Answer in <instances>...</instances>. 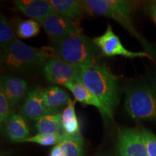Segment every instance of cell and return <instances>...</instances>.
<instances>
[{
    "label": "cell",
    "mask_w": 156,
    "mask_h": 156,
    "mask_svg": "<svg viewBox=\"0 0 156 156\" xmlns=\"http://www.w3.org/2000/svg\"><path fill=\"white\" fill-rule=\"evenodd\" d=\"M65 87L73 93L74 97L78 102L85 105H90V106H95V108L98 109L104 119H110L108 111L104 106V105L85 86V85L82 83L81 80L72 82V83L67 84Z\"/></svg>",
    "instance_id": "cell-13"
},
{
    "label": "cell",
    "mask_w": 156,
    "mask_h": 156,
    "mask_svg": "<svg viewBox=\"0 0 156 156\" xmlns=\"http://www.w3.org/2000/svg\"><path fill=\"white\" fill-rule=\"evenodd\" d=\"M44 89L39 87L30 89L21 107L20 114L26 120L38 121L42 116L54 114L44 105Z\"/></svg>",
    "instance_id": "cell-10"
},
{
    "label": "cell",
    "mask_w": 156,
    "mask_h": 156,
    "mask_svg": "<svg viewBox=\"0 0 156 156\" xmlns=\"http://www.w3.org/2000/svg\"><path fill=\"white\" fill-rule=\"evenodd\" d=\"M118 149L121 156H148L140 131L124 128L118 135Z\"/></svg>",
    "instance_id": "cell-9"
},
{
    "label": "cell",
    "mask_w": 156,
    "mask_h": 156,
    "mask_svg": "<svg viewBox=\"0 0 156 156\" xmlns=\"http://www.w3.org/2000/svg\"><path fill=\"white\" fill-rule=\"evenodd\" d=\"M83 69L77 66L54 57L48 59L43 67V74L48 82L57 85H66L81 80Z\"/></svg>",
    "instance_id": "cell-6"
},
{
    "label": "cell",
    "mask_w": 156,
    "mask_h": 156,
    "mask_svg": "<svg viewBox=\"0 0 156 156\" xmlns=\"http://www.w3.org/2000/svg\"><path fill=\"white\" fill-rule=\"evenodd\" d=\"M14 5L19 11L38 23L56 13L54 6L46 0H19L15 1Z\"/></svg>",
    "instance_id": "cell-11"
},
{
    "label": "cell",
    "mask_w": 156,
    "mask_h": 156,
    "mask_svg": "<svg viewBox=\"0 0 156 156\" xmlns=\"http://www.w3.org/2000/svg\"><path fill=\"white\" fill-rule=\"evenodd\" d=\"M142 139L145 144L148 156H156V136L148 129L140 130Z\"/></svg>",
    "instance_id": "cell-23"
},
{
    "label": "cell",
    "mask_w": 156,
    "mask_h": 156,
    "mask_svg": "<svg viewBox=\"0 0 156 156\" xmlns=\"http://www.w3.org/2000/svg\"><path fill=\"white\" fill-rule=\"evenodd\" d=\"M44 101L46 108L58 114V110L67 106L70 100L69 94L64 89L56 86H51L44 90Z\"/></svg>",
    "instance_id": "cell-16"
},
{
    "label": "cell",
    "mask_w": 156,
    "mask_h": 156,
    "mask_svg": "<svg viewBox=\"0 0 156 156\" xmlns=\"http://www.w3.org/2000/svg\"><path fill=\"white\" fill-rule=\"evenodd\" d=\"M50 156H66V154L59 145H56L52 148Z\"/></svg>",
    "instance_id": "cell-26"
},
{
    "label": "cell",
    "mask_w": 156,
    "mask_h": 156,
    "mask_svg": "<svg viewBox=\"0 0 156 156\" xmlns=\"http://www.w3.org/2000/svg\"><path fill=\"white\" fill-rule=\"evenodd\" d=\"M126 111L134 120L156 121V83L125 90Z\"/></svg>",
    "instance_id": "cell-4"
},
{
    "label": "cell",
    "mask_w": 156,
    "mask_h": 156,
    "mask_svg": "<svg viewBox=\"0 0 156 156\" xmlns=\"http://www.w3.org/2000/svg\"><path fill=\"white\" fill-rule=\"evenodd\" d=\"M35 128L38 133L41 134L62 133V114L58 113L45 115L36 121Z\"/></svg>",
    "instance_id": "cell-18"
},
{
    "label": "cell",
    "mask_w": 156,
    "mask_h": 156,
    "mask_svg": "<svg viewBox=\"0 0 156 156\" xmlns=\"http://www.w3.org/2000/svg\"><path fill=\"white\" fill-rule=\"evenodd\" d=\"M58 145L66 156H83L84 141L82 136H73L63 133Z\"/></svg>",
    "instance_id": "cell-19"
},
{
    "label": "cell",
    "mask_w": 156,
    "mask_h": 156,
    "mask_svg": "<svg viewBox=\"0 0 156 156\" xmlns=\"http://www.w3.org/2000/svg\"><path fill=\"white\" fill-rule=\"evenodd\" d=\"M10 21L3 15L0 16V46L3 50L17 40Z\"/></svg>",
    "instance_id": "cell-20"
},
{
    "label": "cell",
    "mask_w": 156,
    "mask_h": 156,
    "mask_svg": "<svg viewBox=\"0 0 156 156\" xmlns=\"http://www.w3.org/2000/svg\"><path fill=\"white\" fill-rule=\"evenodd\" d=\"M41 31V25L32 19L21 21L17 27V36L22 38H30L36 36Z\"/></svg>",
    "instance_id": "cell-21"
},
{
    "label": "cell",
    "mask_w": 156,
    "mask_h": 156,
    "mask_svg": "<svg viewBox=\"0 0 156 156\" xmlns=\"http://www.w3.org/2000/svg\"><path fill=\"white\" fill-rule=\"evenodd\" d=\"M90 13L114 20L140 38L132 23L131 14L136 3L126 0H85L82 1Z\"/></svg>",
    "instance_id": "cell-5"
},
{
    "label": "cell",
    "mask_w": 156,
    "mask_h": 156,
    "mask_svg": "<svg viewBox=\"0 0 156 156\" xmlns=\"http://www.w3.org/2000/svg\"><path fill=\"white\" fill-rule=\"evenodd\" d=\"M147 10L156 25V1H152L147 4Z\"/></svg>",
    "instance_id": "cell-25"
},
{
    "label": "cell",
    "mask_w": 156,
    "mask_h": 156,
    "mask_svg": "<svg viewBox=\"0 0 156 156\" xmlns=\"http://www.w3.org/2000/svg\"><path fill=\"white\" fill-rule=\"evenodd\" d=\"M54 57L55 56L52 48L33 47L17 39L3 50L1 62L10 71L25 72L44 65Z\"/></svg>",
    "instance_id": "cell-3"
},
{
    "label": "cell",
    "mask_w": 156,
    "mask_h": 156,
    "mask_svg": "<svg viewBox=\"0 0 156 156\" xmlns=\"http://www.w3.org/2000/svg\"><path fill=\"white\" fill-rule=\"evenodd\" d=\"M0 89L3 90L12 108L18 106L28 93V83L24 80L9 75L1 77Z\"/></svg>",
    "instance_id": "cell-12"
},
{
    "label": "cell",
    "mask_w": 156,
    "mask_h": 156,
    "mask_svg": "<svg viewBox=\"0 0 156 156\" xmlns=\"http://www.w3.org/2000/svg\"><path fill=\"white\" fill-rule=\"evenodd\" d=\"M93 40L105 56H123L128 58L147 57L151 58L149 54L145 52H134L126 49L123 46L119 38L114 34L110 25H108V28L104 34Z\"/></svg>",
    "instance_id": "cell-8"
},
{
    "label": "cell",
    "mask_w": 156,
    "mask_h": 156,
    "mask_svg": "<svg viewBox=\"0 0 156 156\" xmlns=\"http://www.w3.org/2000/svg\"><path fill=\"white\" fill-rule=\"evenodd\" d=\"M56 12L67 18L77 20L86 13L90 12L84 5L82 1L77 0H50Z\"/></svg>",
    "instance_id": "cell-15"
},
{
    "label": "cell",
    "mask_w": 156,
    "mask_h": 156,
    "mask_svg": "<svg viewBox=\"0 0 156 156\" xmlns=\"http://www.w3.org/2000/svg\"><path fill=\"white\" fill-rule=\"evenodd\" d=\"M39 23L52 41L82 34L83 30L77 20L67 18L57 13L51 15Z\"/></svg>",
    "instance_id": "cell-7"
},
{
    "label": "cell",
    "mask_w": 156,
    "mask_h": 156,
    "mask_svg": "<svg viewBox=\"0 0 156 156\" xmlns=\"http://www.w3.org/2000/svg\"><path fill=\"white\" fill-rule=\"evenodd\" d=\"M56 58L77 66L82 69L90 67L97 62L98 46L83 34L52 41Z\"/></svg>",
    "instance_id": "cell-2"
},
{
    "label": "cell",
    "mask_w": 156,
    "mask_h": 156,
    "mask_svg": "<svg viewBox=\"0 0 156 156\" xmlns=\"http://www.w3.org/2000/svg\"><path fill=\"white\" fill-rule=\"evenodd\" d=\"M62 134H41L38 133L36 135L30 136L24 142H34L44 146L56 145L61 141Z\"/></svg>",
    "instance_id": "cell-22"
},
{
    "label": "cell",
    "mask_w": 156,
    "mask_h": 156,
    "mask_svg": "<svg viewBox=\"0 0 156 156\" xmlns=\"http://www.w3.org/2000/svg\"><path fill=\"white\" fill-rule=\"evenodd\" d=\"M62 123L63 133L73 136H80V124L75 112V101L71 99L62 114Z\"/></svg>",
    "instance_id": "cell-17"
},
{
    "label": "cell",
    "mask_w": 156,
    "mask_h": 156,
    "mask_svg": "<svg viewBox=\"0 0 156 156\" xmlns=\"http://www.w3.org/2000/svg\"><path fill=\"white\" fill-rule=\"evenodd\" d=\"M81 81L104 105L109 117L113 119L115 108L120 102L118 77L104 64L96 62L90 67L83 69Z\"/></svg>",
    "instance_id": "cell-1"
},
{
    "label": "cell",
    "mask_w": 156,
    "mask_h": 156,
    "mask_svg": "<svg viewBox=\"0 0 156 156\" xmlns=\"http://www.w3.org/2000/svg\"><path fill=\"white\" fill-rule=\"evenodd\" d=\"M12 109L3 90L0 89V123L2 125L5 124L13 114Z\"/></svg>",
    "instance_id": "cell-24"
},
{
    "label": "cell",
    "mask_w": 156,
    "mask_h": 156,
    "mask_svg": "<svg viewBox=\"0 0 156 156\" xmlns=\"http://www.w3.org/2000/svg\"><path fill=\"white\" fill-rule=\"evenodd\" d=\"M6 136L13 142H24L30 137L26 119L21 114L13 113L5 124Z\"/></svg>",
    "instance_id": "cell-14"
}]
</instances>
